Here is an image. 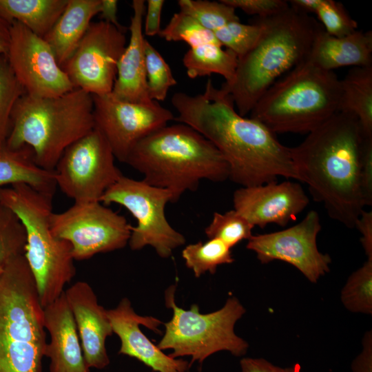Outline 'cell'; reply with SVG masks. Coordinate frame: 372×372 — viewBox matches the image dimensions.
Masks as SVG:
<instances>
[{
	"mask_svg": "<svg viewBox=\"0 0 372 372\" xmlns=\"http://www.w3.org/2000/svg\"><path fill=\"white\" fill-rule=\"evenodd\" d=\"M355 227L361 234L360 242L368 260H372V211L363 210L357 219Z\"/></svg>",
	"mask_w": 372,
	"mask_h": 372,
	"instance_id": "obj_43",
	"label": "cell"
},
{
	"mask_svg": "<svg viewBox=\"0 0 372 372\" xmlns=\"http://www.w3.org/2000/svg\"><path fill=\"white\" fill-rule=\"evenodd\" d=\"M307 59L328 71L345 66L372 65V32L356 30L349 35L335 37L322 28L315 37Z\"/></svg>",
	"mask_w": 372,
	"mask_h": 372,
	"instance_id": "obj_22",
	"label": "cell"
},
{
	"mask_svg": "<svg viewBox=\"0 0 372 372\" xmlns=\"http://www.w3.org/2000/svg\"><path fill=\"white\" fill-rule=\"evenodd\" d=\"M125 33L102 20L91 23L72 55L61 66L74 88L92 96L112 92L118 63L127 45Z\"/></svg>",
	"mask_w": 372,
	"mask_h": 372,
	"instance_id": "obj_13",
	"label": "cell"
},
{
	"mask_svg": "<svg viewBox=\"0 0 372 372\" xmlns=\"http://www.w3.org/2000/svg\"><path fill=\"white\" fill-rule=\"evenodd\" d=\"M133 14L129 30L130 38L117 67L112 94L117 99L131 103H147L152 100L147 93L145 41L143 34L145 1L133 0Z\"/></svg>",
	"mask_w": 372,
	"mask_h": 372,
	"instance_id": "obj_21",
	"label": "cell"
},
{
	"mask_svg": "<svg viewBox=\"0 0 372 372\" xmlns=\"http://www.w3.org/2000/svg\"><path fill=\"white\" fill-rule=\"evenodd\" d=\"M101 0H68L52 29L43 37L61 67L72 55L99 14Z\"/></svg>",
	"mask_w": 372,
	"mask_h": 372,
	"instance_id": "obj_23",
	"label": "cell"
},
{
	"mask_svg": "<svg viewBox=\"0 0 372 372\" xmlns=\"http://www.w3.org/2000/svg\"><path fill=\"white\" fill-rule=\"evenodd\" d=\"M103 134L96 127L70 145L54 169L61 191L74 203L100 201L123 175Z\"/></svg>",
	"mask_w": 372,
	"mask_h": 372,
	"instance_id": "obj_11",
	"label": "cell"
},
{
	"mask_svg": "<svg viewBox=\"0 0 372 372\" xmlns=\"http://www.w3.org/2000/svg\"><path fill=\"white\" fill-rule=\"evenodd\" d=\"M25 228L16 214L0 199V269L12 258L23 255Z\"/></svg>",
	"mask_w": 372,
	"mask_h": 372,
	"instance_id": "obj_33",
	"label": "cell"
},
{
	"mask_svg": "<svg viewBox=\"0 0 372 372\" xmlns=\"http://www.w3.org/2000/svg\"><path fill=\"white\" fill-rule=\"evenodd\" d=\"M145 71L147 93L152 101H163L169 90L176 85L170 67L157 51L147 40L145 41Z\"/></svg>",
	"mask_w": 372,
	"mask_h": 372,
	"instance_id": "obj_34",
	"label": "cell"
},
{
	"mask_svg": "<svg viewBox=\"0 0 372 372\" xmlns=\"http://www.w3.org/2000/svg\"><path fill=\"white\" fill-rule=\"evenodd\" d=\"M92 98L94 127L106 138L115 158L122 163L136 143L174 119L172 112L156 101L131 103L112 93Z\"/></svg>",
	"mask_w": 372,
	"mask_h": 372,
	"instance_id": "obj_14",
	"label": "cell"
},
{
	"mask_svg": "<svg viewBox=\"0 0 372 372\" xmlns=\"http://www.w3.org/2000/svg\"><path fill=\"white\" fill-rule=\"evenodd\" d=\"M324 30L335 37L349 35L358 30V23L340 2L321 0L314 12Z\"/></svg>",
	"mask_w": 372,
	"mask_h": 372,
	"instance_id": "obj_37",
	"label": "cell"
},
{
	"mask_svg": "<svg viewBox=\"0 0 372 372\" xmlns=\"http://www.w3.org/2000/svg\"><path fill=\"white\" fill-rule=\"evenodd\" d=\"M164 4L163 0H147L144 21V32L146 36L154 37L159 34Z\"/></svg>",
	"mask_w": 372,
	"mask_h": 372,
	"instance_id": "obj_41",
	"label": "cell"
},
{
	"mask_svg": "<svg viewBox=\"0 0 372 372\" xmlns=\"http://www.w3.org/2000/svg\"><path fill=\"white\" fill-rule=\"evenodd\" d=\"M180 11L189 15L201 25L212 32L227 23L240 21L236 10L220 0H178Z\"/></svg>",
	"mask_w": 372,
	"mask_h": 372,
	"instance_id": "obj_30",
	"label": "cell"
},
{
	"mask_svg": "<svg viewBox=\"0 0 372 372\" xmlns=\"http://www.w3.org/2000/svg\"><path fill=\"white\" fill-rule=\"evenodd\" d=\"M240 372H300L298 364L281 367L262 358H243L240 360Z\"/></svg>",
	"mask_w": 372,
	"mask_h": 372,
	"instance_id": "obj_40",
	"label": "cell"
},
{
	"mask_svg": "<svg viewBox=\"0 0 372 372\" xmlns=\"http://www.w3.org/2000/svg\"><path fill=\"white\" fill-rule=\"evenodd\" d=\"M309 203L300 184L291 180L242 187L233 195L234 209L260 228L271 223L286 227Z\"/></svg>",
	"mask_w": 372,
	"mask_h": 372,
	"instance_id": "obj_17",
	"label": "cell"
},
{
	"mask_svg": "<svg viewBox=\"0 0 372 372\" xmlns=\"http://www.w3.org/2000/svg\"><path fill=\"white\" fill-rule=\"evenodd\" d=\"M364 138L357 116L338 111L290 147L298 180L308 185L331 218L349 229L365 207L360 180Z\"/></svg>",
	"mask_w": 372,
	"mask_h": 372,
	"instance_id": "obj_2",
	"label": "cell"
},
{
	"mask_svg": "<svg viewBox=\"0 0 372 372\" xmlns=\"http://www.w3.org/2000/svg\"><path fill=\"white\" fill-rule=\"evenodd\" d=\"M361 188L365 206L372 205V138H364L360 167Z\"/></svg>",
	"mask_w": 372,
	"mask_h": 372,
	"instance_id": "obj_39",
	"label": "cell"
},
{
	"mask_svg": "<svg viewBox=\"0 0 372 372\" xmlns=\"http://www.w3.org/2000/svg\"><path fill=\"white\" fill-rule=\"evenodd\" d=\"M113 333L121 340L119 354L134 358L155 372H185L190 363L182 358L165 354L142 332L139 325L160 333L161 322L151 316L138 315L128 298H123L118 305L107 310Z\"/></svg>",
	"mask_w": 372,
	"mask_h": 372,
	"instance_id": "obj_18",
	"label": "cell"
},
{
	"mask_svg": "<svg viewBox=\"0 0 372 372\" xmlns=\"http://www.w3.org/2000/svg\"><path fill=\"white\" fill-rule=\"evenodd\" d=\"M76 325L87 366L104 369L110 364L105 340L113 331L107 310L100 305L92 287L78 281L64 291Z\"/></svg>",
	"mask_w": 372,
	"mask_h": 372,
	"instance_id": "obj_19",
	"label": "cell"
},
{
	"mask_svg": "<svg viewBox=\"0 0 372 372\" xmlns=\"http://www.w3.org/2000/svg\"><path fill=\"white\" fill-rule=\"evenodd\" d=\"M256 45L238 59L233 80L220 87L228 92L238 113H250L267 90L278 79L306 60L322 26L309 14L291 6L266 18Z\"/></svg>",
	"mask_w": 372,
	"mask_h": 372,
	"instance_id": "obj_3",
	"label": "cell"
},
{
	"mask_svg": "<svg viewBox=\"0 0 372 372\" xmlns=\"http://www.w3.org/2000/svg\"><path fill=\"white\" fill-rule=\"evenodd\" d=\"M172 104L178 112L174 121L194 129L220 152L231 181L251 187L279 176L298 180L290 147L260 121L240 115L231 95L210 79L203 94L176 92Z\"/></svg>",
	"mask_w": 372,
	"mask_h": 372,
	"instance_id": "obj_1",
	"label": "cell"
},
{
	"mask_svg": "<svg viewBox=\"0 0 372 372\" xmlns=\"http://www.w3.org/2000/svg\"><path fill=\"white\" fill-rule=\"evenodd\" d=\"M100 202L118 204L134 217L137 225L132 226L128 242L132 250L149 245L160 257L167 258L185 243L184 236L171 226L165 216L166 205L173 203V195L167 189L123 174L106 190Z\"/></svg>",
	"mask_w": 372,
	"mask_h": 372,
	"instance_id": "obj_10",
	"label": "cell"
},
{
	"mask_svg": "<svg viewBox=\"0 0 372 372\" xmlns=\"http://www.w3.org/2000/svg\"><path fill=\"white\" fill-rule=\"evenodd\" d=\"M362 351L351 363L352 372H372V331H366L362 340Z\"/></svg>",
	"mask_w": 372,
	"mask_h": 372,
	"instance_id": "obj_42",
	"label": "cell"
},
{
	"mask_svg": "<svg viewBox=\"0 0 372 372\" xmlns=\"http://www.w3.org/2000/svg\"><path fill=\"white\" fill-rule=\"evenodd\" d=\"M43 308L23 255L0 273V372H41L46 347Z\"/></svg>",
	"mask_w": 372,
	"mask_h": 372,
	"instance_id": "obj_7",
	"label": "cell"
},
{
	"mask_svg": "<svg viewBox=\"0 0 372 372\" xmlns=\"http://www.w3.org/2000/svg\"><path fill=\"white\" fill-rule=\"evenodd\" d=\"M233 8L240 9L257 18H266L277 14L289 7L285 0H220Z\"/></svg>",
	"mask_w": 372,
	"mask_h": 372,
	"instance_id": "obj_38",
	"label": "cell"
},
{
	"mask_svg": "<svg viewBox=\"0 0 372 372\" xmlns=\"http://www.w3.org/2000/svg\"><path fill=\"white\" fill-rule=\"evenodd\" d=\"M17 184L52 198L56 188L54 171L38 166L30 147L12 148L6 143L0 145V188Z\"/></svg>",
	"mask_w": 372,
	"mask_h": 372,
	"instance_id": "obj_24",
	"label": "cell"
},
{
	"mask_svg": "<svg viewBox=\"0 0 372 372\" xmlns=\"http://www.w3.org/2000/svg\"><path fill=\"white\" fill-rule=\"evenodd\" d=\"M52 197L25 184L0 188V199L21 220L26 233L23 256L44 308L59 298L75 276L72 246L51 228Z\"/></svg>",
	"mask_w": 372,
	"mask_h": 372,
	"instance_id": "obj_8",
	"label": "cell"
},
{
	"mask_svg": "<svg viewBox=\"0 0 372 372\" xmlns=\"http://www.w3.org/2000/svg\"><path fill=\"white\" fill-rule=\"evenodd\" d=\"M50 222L54 234L71 245L74 260L122 249L131 235L126 218L100 201L74 203L62 212H53Z\"/></svg>",
	"mask_w": 372,
	"mask_h": 372,
	"instance_id": "obj_12",
	"label": "cell"
},
{
	"mask_svg": "<svg viewBox=\"0 0 372 372\" xmlns=\"http://www.w3.org/2000/svg\"><path fill=\"white\" fill-rule=\"evenodd\" d=\"M124 163L143 175L150 185L165 189L173 203L187 191H196L202 180L229 179V167L217 148L189 125H165L136 143Z\"/></svg>",
	"mask_w": 372,
	"mask_h": 372,
	"instance_id": "obj_4",
	"label": "cell"
},
{
	"mask_svg": "<svg viewBox=\"0 0 372 372\" xmlns=\"http://www.w3.org/2000/svg\"><path fill=\"white\" fill-rule=\"evenodd\" d=\"M92 95L74 88L61 96L23 94L11 114L6 144L30 147L40 167L54 171L64 151L94 128Z\"/></svg>",
	"mask_w": 372,
	"mask_h": 372,
	"instance_id": "obj_5",
	"label": "cell"
},
{
	"mask_svg": "<svg viewBox=\"0 0 372 372\" xmlns=\"http://www.w3.org/2000/svg\"><path fill=\"white\" fill-rule=\"evenodd\" d=\"M6 56H0V145L5 144L10 131L11 114L17 101L25 94Z\"/></svg>",
	"mask_w": 372,
	"mask_h": 372,
	"instance_id": "obj_35",
	"label": "cell"
},
{
	"mask_svg": "<svg viewBox=\"0 0 372 372\" xmlns=\"http://www.w3.org/2000/svg\"><path fill=\"white\" fill-rule=\"evenodd\" d=\"M181 255L185 265L196 278L207 271L214 274L219 265L234 262L231 248L217 238L189 244L183 249Z\"/></svg>",
	"mask_w": 372,
	"mask_h": 372,
	"instance_id": "obj_28",
	"label": "cell"
},
{
	"mask_svg": "<svg viewBox=\"0 0 372 372\" xmlns=\"http://www.w3.org/2000/svg\"><path fill=\"white\" fill-rule=\"evenodd\" d=\"M185 372H190V371H189V370H187V371H185Z\"/></svg>",
	"mask_w": 372,
	"mask_h": 372,
	"instance_id": "obj_47",
	"label": "cell"
},
{
	"mask_svg": "<svg viewBox=\"0 0 372 372\" xmlns=\"http://www.w3.org/2000/svg\"><path fill=\"white\" fill-rule=\"evenodd\" d=\"M183 63L191 79L217 74L225 79L224 83H229L234 77L238 56L220 44L209 43L190 48L183 58Z\"/></svg>",
	"mask_w": 372,
	"mask_h": 372,
	"instance_id": "obj_27",
	"label": "cell"
},
{
	"mask_svg": "<svg viewBox=\"0 0 372 372\" xmlns=\"http://www.w3.org/2000/svg\"><path fill=\"white\" fill-rule=\"evenodd\" d=\"M10 24V43L6 56L25 93L49 98L74 89L45 39L17 21Z\"/></svg>",
	"mask_w": 372,
	"mask_h": 372,
	"instance_id": "obj_16",
	"label": "cell"
},
{
	"mask_svg": "<svg viewBox=\"0 0 372 372\" xmlns=\"http://www.w3.org/2000/svg\"><path fill=\"white\" fill-rule=\"evenodd\" d=\"M176 285L165 293V305L173 311L172 319L164 324L165 333L158 344L161 350L171 349L174 358L189 356L190 364H202L217 352L226 351L234 356L247 353L248 342L234 332L236 322L245 313V309L235 296L229 297L220 309L201 313L194 304L185 310L175 303Z\"/></svg>",
	"mask_w": 372,
	"mask_h": 372,
	"instance_id": "obj_9",
	"label": "cell"
},
{
	"mask_svg": "<svg viewBox=\"0 0 372 372\" xmlns=\"http://www.w3.org/2000/svg\"><path fill=\"white\" fill-rule=\"evenodd\" d=\"M118 1L101 0V10L99 14L102 21L111 23L122 31L126 32L127 28L122 25L117 18Z\"/></svg>",
	"mask_w": 372,
	"mask_h": 372,
	"instance_id": "obj_44",
	"label": "cell"
},
{
	"mask_svg": "<svg viewBox=\"0 0 372 372\" xmlns=\"http://www.w3.org/2000/svg\"><path fill=\"white\" fill-rule=\"evenodd\" d=\"M68 0H0V16L17 21L43 38L63 12Z\"/></svg>",
	"mask_w": 372,
	"mask_h": 372,
	"instance_id": "obj_25",
	"label": "cell"
},
{
	"mask_svg": "<svg viewBox=\"0 0 372 372\" xmlns=\"http://www.w3.org/2000/svg\"><path fill=\"white\" fill-rule=\"evenodd\" d=\"M340 79L307 59L275 81L250 118L275 134H309L339 111Z\"/></svg>",
	"mask_w": 372,
	"mask_h": 372,
	"instance_id": "obj_6",
	"label": "cell"
},
{
	"mask_svg": "<svg viewBox=\"0 0 372 372\" xmlns=\"http://www.w3.org/2000/svg\"><path fill=\"white\" fill-rule=\"evenodd\" d=\"M11 24L0 16V56H6L10 43Z\"/></svg>",
	"mask_w": 372,
	"mask_h": 372,
	"instance_id": "obj_45",
	"label": "cell"
},
{
	"mask_svg": "<svg viewBox=\"0 0 372 372\" xmlns=\"http://www.w3.org/2000/svg\"><path fill=\"white\" fill-rule=\"evenodd\" d=\"M262 32V26L256 19L251 24L232 21L214 32L223 47L232 51L239 59L256 45Z\"/></svg>",
	"mask_w": 372,
	"mask_h": 372,
	"instance_id": "obj_36",
	"label": "cell"
},
{
	"mask_svg": "<svg viewBox=\"0 0 372 372\" xmlns=\"http://www.w3.org/2000/svg\"><path fill=\"white\" fill-rule=\"evenodd\" d=\"M322 228L318 213L309 211L298 224L285 229L252 235L246 247L256 253L262 264L273 260L287 262L306 278L316 283L330 271L331 258L317 247V236Z\"/></svg>",
	"mask_w": 372,
	"mask_h": 372,
	"instance_id": "obj_15",
	"label": "cell"
},
{
	"mask_svg": "<svg viewBox=\"0 0 372 372\" xmlns=\"http://www.w3.org/2000/svg\"><path fill=\"white\" fill-rule=\"evenodd\" d=\"M340 85L339 111L355 115L364 137L372 138V65L353 68Z\"/></svg>",
	"mask_w": 372,
	"mask_h": 372,
	"instance_id": "obj_26",
	"label": "cell"
},
{
	"mask_svg": "<svg viewBox=\"0 0 372 372\" xmlns=\"http://www.w3.org/2000/svg\"><path fill=\"white\" fill-rule=\"evenodd\" d=\"M340 300L352 313L372 314V260L367 259L349 276L341 290Z\"/></svg>",
	"mask_w": 372,
	"mask_h": 372,
	"instance_id": "obj_29",
	"label": "cell"
},
{
	"mask_svg": "<svg viewBox=\"0 0 372 372\" xmlns=\"http://www.w3.org/2000/svg\"><path fill=\"white\" fill-rule=\"evenodd\" d=\"M2 269H3V268H2ZM2 269H0V273H1V271H2Z\"/></svg>",
	"mask_w": 372,
	"mask_h": 372,
	"instance_id": "obj_46",
	"label": "cell"
},
{
	"mask_svg": "<svg viewBox=\"0 0 372 372\" xmlns=\"http://www.w3.org/2000/svg\"><path fill=\"white\" fill-rule=\"evenodd\" d=\"M254 227L244 216L232 209L223 214L214 212L205 232L209 239H219L231 249L242 240H248L253 235Z\"/></svg>",
	"mask_w": 372,
	"mask_h": 372,
	"instance_id": "obj_32",
	"label": "cell"
},
{
	"mask_svg": "<svg viewBox=\"0 0 372 372\" xmlns=\"http://www.w3.org/2000/svg\"><path fill=\"white\" fill-rule=\"evenodd\" d=\"M158 36L167 41L185 42L190 48L209 43L220 44L214 32L206 29L181 11L174 14L167 25L161 30Z\"/></svg>",
	"mask_w": 372,
	"mask_h": 372,
	"instance_id": "obj_31",
	"label": "cell"
},
{
	"mask_svg": "<svg viewBox=\"0 0 372 372\" xmlns=\"http://www.w3.org/2000/svg\"><path fill=\"white\" fill-rule=\"evenodd\" d=\"M44 327L50 333L45 356L50 372H89L73 314L63 293L43 308Z\"/></svg>",
	"mask_w": 372,
	"mask_h": 372,
	"instance_id": "obj_20",
	"label": "cell"
}]
</instances>
